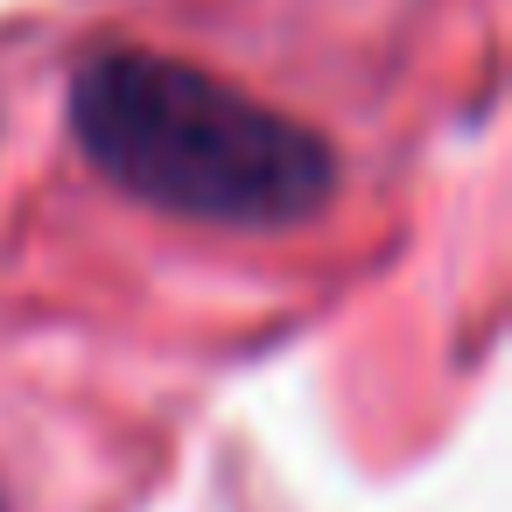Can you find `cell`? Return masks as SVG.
<instances>
[{"mask_svg": "<svg viewBox=\"0 0 512 512\" xmlns=\"http://www.w3.org/2000/svg\"><path fill=\"white\" fill-rule=\"evenodd\" d=\"M71 127L106 183L197 225L288 232L337 197L323 134L155 50H99L71 78Z\"/></svg>", "mask_w": 512, "mask_h": 512, "instance_id": "cell-1", "label": "cell"}, {"mask_svg": "<svg viewBox=\"0 0 512 512\" xmlns=\"http://www.w3.org/2000/svg\"><path fill=\"white\" fill-rule=\"evenodd\" d=\"M0 512H8V505H0Z\"/></svg>", "mask_w": 512, "mask_h": 512, "instance_id": "cell-2", "label": "cell"}]
</instances>
